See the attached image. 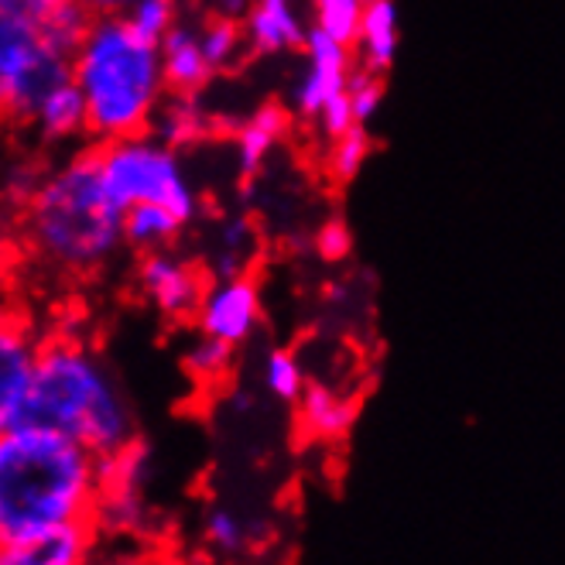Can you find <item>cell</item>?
<instances>
[{"label":"cell","mask_w":565,"mask_h":565,"mask_svg":"<svg viewBox=\"0 0 565 565\" xmlns=\"http://www.w3.org/2000/svg\"><path fill=\"white\" fill-rule=\"evenodd\" d=\"M161 49V70L169 93L195 96L210 79H213V65L206 62L203 42H199V24L179 21L169 35L158 42Z\"/></svg>","instance_id":"9a60e30c"},{"label":"cell","mask_w":565,"mask_h":565,"mask_svg":"<svg viewBox=\"0 0 565 565\" xmlns=\"http://www.w3.org/2000/svg\"><path fill=\"white\" fill-rule=\"evenodd\" d=\"M62 79H70V55L42 28L0 14V117L28 120L42 93Z\"/></svg>","instance_id":"8992f818"},{"label":"cell","mask_w":565,"mask_h":565,"mask_svg":"<svg viewBox=\"0 0 565 565\" xmlns=\"http://www.w3.org/2000/svg\"><path fill=\"white\" fill-rule=\"evenodd\" d=\"M151 477V449L135 439L114 456H104V477H99V501L93 511L96 531H117L135 535L145 527L148 504L145 487Z\"/></svg>","instance_id":"52a82bcc"},{"label":"cell","mask_w":565,"mask_h":565,"mask_svg":"<svg viewBox=\"0 0 565 565\" xmlns=\"http://www.w3.org/2000/svg\"><path fill=\"white\" fill-rule=\"evenodd\" d=\"M260 381L264 387H268L278 402H302V394H306V371H302V363H298L295 353L288 350H271L268 360H264V367H260Z\"/></svg>","instance_id":"cb8c5ba5"},{"label":"cell","mask_w":565,"mask_h":565,"mask_svg":"<svg viewBox=\"0 0 565 565\" xmlns=\"http://www.w3.org/2000/svg\"><path fill=\"white\" fill-rule=\"evenodd\" d=\"M316 124L322 127V135L329 141H337L340 135H347L350 127H356V117H353V104H350V96L340 93L337 99H329V104L322 107V114L316 117Z\"/></svg>","instance_id":"4dcf8cb0"},{"label":"cell","mask_w":565,"mask_h":565,"mask_svg":"<svg viewBox=\"0 0 565 565\" xmlns=\"http://www.w3.org/2000/svg\"><path fill=\"white\" fill-rule=\"evenodd\" d=\"M374 151V138L367 135V127L356 124L350 127L347 135H340L337 141H332V151H329V172L337 182H353L360 172H363V164H367Z\"/></svg>","instance_id":"d4e9b609"},{"label":"cell","mask_w":565,"mask_h":565,"mask_svg":"<svg viewBox=\"0 0 565 565\" xmlns=\"http://www.w3.org/2000/svg\"><path fill=\"white\" fill-rule=\"evenodd\" d=\"M244 35L250 52L281 55L302 49L309 28L295 0H250V8L244 14Z\"/></svg>","instance_id":"4fadbf2b"},{"label":"cell","mask_w":565,"mask_h":565,"mask_svg":"<svg viewBox=\"0 0 565 565\" xmlns=\"http://www.w3.org/2000/svg\"><path fill=\"white\" fill-rule=\"evenodd\" d=\"M99 531L93 521H76L35 539L0 542V565H89Z\"/></svg>","instance_id":"7c38bea8"},{"label":"cell","mask_w":565,"mask_h":565,"mask_svg":"<svg viewBox=\"0 0 565 565\" xmlns=\"http://www.w3.org/2000/svg\"><path fill=\"white\" fill-rule=\"evenodd\" d=\"M347 96L353 104V117L356 124L367 127L377 114H381V104H384V79L371 70H360L350 76V86H347Z\"/></svg>","instance_id":"f1b7e54d"},{"label":"cell","mask_w":565,"mask_h":565,"mask_svg":"<svg viewBox=\"0 0 565 565\" xmlns=\"http://www.w3.org/2000/svg\"><path fill=\"white\" fill-rule=\"evenodd\" d=\"M28 124L39 130V138L49 145H70L89 135V117H86V99L79 86L70 79L55 83L42 93V99L28 114Z\"/></svg>","instance_id":"5bb4252c"},{"label":"cell","mask_w":565,"mask_h":565,"mask_svg":"<svg viewBox=\"0 0 565 565\" xmlns=\"http://www.w3.org/2000/svg\"><path fill=\"white\" fill-rule=\"evenodd\" d=\"M271 539V524L264 521H247L234 514L230 508H213L203 521V542L216 555H241L250 545H260Z\"/></svg>","instance_id":"44dd1931"},{"label":"cell","mask_w":565,"mask_h":565,"mask_svg":"<svg viewBox=\"0 0 565 565\" xmlns=\"http://www.w3.org/2000/svg\"><path fill=\"white\" fill-rule=\"evenodd\" d=\"M285 130H288V110L278 104L254 110L237 127V169L244 179H254L264 169V161L271 158V151L285 138Z\"/></svg>","instance_id":"e0dca14e"},{"label":"cell","mask_w":565,"mask_h":565,"mask_svg":"<svg viewBox=\"0 0 565 565\" xmlns=\"http://www.w3.org/2000/svg\"><path fill=\"white\" fill-rule=\"evenodd\" d=\"M199 332L216 337L230 347H244L257 326H260V291L257 285L241 275V278H216L206 285L203 302L195 309Z\"/></svg>","instance_id":"30bf717a"},{"label":"cell","mask_w":565,"mask_h":565,"mask_svg":"<svg viewBox=\"0 0 565 565\" xmlns=\"http://www.w3.org/2000/svg\"><path fill=\"white\" fill-rule=\"evenodd\" d=\"M254 250V226L247 216H230L216 226V241L210 254L213 278H241Z\"/></svg>","instance_id":"7402d4cb"},{"label":"cell","mask_w":565,"mask_h":565,"mask_svg":"<svg viewBox=\"0 0 565 565\" xmlns=\"http://www.w3.org/2000/svg\"><path fill=\"white\" fill-rule=\"evenodd\" d=\"M199 42H203V52H206V62L213 65V73H223L230 65H237L247 45V35H244V24L213 14L206 24H199Z\"/></svg>","instance_id":"603a6c76"},{"label":"cell","mask_w":565,"mask_h":565,"mask_svg":"<svg viewBox=\"0 0 565 565\" xmlns=\"http://www.w3.org/2000/svg\"><path fill=\"white\" fill-rule=\"evenodd\" d=\"M213 4H216V18H230V21H237V18H244V14H247L250 0H213Z\"/></svg>","instance_id":"836d02e7"},{"label":"cell","mask_w":565,"mask_h":565,"mask_svg":"<svg viewBox=\"0 0 565 565\" xmlns=\"http://www.w3.org/2000/svg\"><path fill=\"white\" fill-rule=\"evenodd\" d=\"M79 4L93 14V18H99V14H124L135 0H79Z\"/></svg>","instance_id":"d6a6232c"},{"label":"cell","mask_w":565,"mask_h":565,"mask_svg":"<svg viewBox=\"0 0 565 565\" xmlns=\"http://www.w3.org/2000/svg\"><path fill=\"white\" fill-rule=\"evenodd\" d=\"M353 45L360 49L363 70H371L377 76L391 70L397 45H402V14H397L394 0H374V4L363 8L360 35Z\"/></svg>","instance_id":"2e32d148"},{"label":"cell","mask_w":565,"mask_h":565,"mask_svg":"<svg viewBox=\"0 0 565 565\" xmlns=\"http://www.w3.org/2000/svg\"><path fill=\"white\" fill-rule=\"evenodd\" d=\"M138 288L154 306V312H161L164 319L195 316L199 302H203V295H206L203 271H199L192 260H185L182 254H175L172 247L141 254Z\"/></svg>","instance_id":"9c48e42d"},{"label":"cell","mask_w":565,"mask_h":565,"mask_svg":"<svg viewBox=\"0 0 565 565\" xmlns=\"http://www.w3.org/2000/svg\"><path fill=\"white\" fill-rule=\"evenodd\" d=\"M89 565H104V562H89Z\"/></svg>","instance_id":"d590c367"},{"label":"cell","mask_w":565,"mask_h":565,"mask_svg":"<svg viewBox=\"0 0 565 565\" xmlns=\"http://www.w3.org/2000/svg\"><path fill=\"white\" fill-rule=\"evenodd\" d=\"M363 4H374V0H363Z\"/></svg>","instance_id":"e575fe53"},{"label":"cell","mask_w":565,"mask_h":565,"mask_svg":"<svg viewBox=\"0 0 565 565\" xmlns=\"http://www.w3.org/2000/svg\"><path fill=\"white\" fill-rule=\"evenodd\" d=\"M298 405H302L306 428L319 439H343L356 425V402H350V397L329 391L322 384H309Z\"/></svg>","instance_id":"d6986e66"},{"label":"cell","mask_w":565,"mask_h":565,"mask_svg":"<svg viewBox=\"0 0 565 565\" xmlns=\"http://www.w3.org/2000/svg\"><path fill=\"white\" fill-rule=\"evenodd\" d=\"M70 76L86 99L89 138L99 145L151 130L158 107L169 96L158 42L145 39L124 14L89 21L70 58Z\"/></svg>","instance_id":"3957f363"},{"label":"cell","mask_w":565,"mask_h":565,"mask_svg":"<svg viewBox=\"0 0 565 565\" xmlns=\"http://www.w3.org/2000/svg\"><path fill=\"white\" fill-rule=\"evenodd\" d=\"M28 244L49 268L93 275L120 254L124 210L99 175L96 151L62 161L28 195Z\"/></svg>","instance_id":"277c9868"},{"label":"cell","mask_w":565,"mask_h":565,"mask_svg":"<svg viewBox=\"0 0 565 565\" xmlns=\"http://www.w3.org/2000/svg\"><path fill=\"white\" fill-rule=\"evenodd\" d=\"M124 18L151 42H161L182 21L179 0H135V4L124 11Z\"/></svg>","instance_id":"83f0119b"},{"label":"cell","mask_w":565,"mask_h":565,"mask_svg":"<svg viewBox=\"0 0 565 565\" xmlns=\"http://www.w3.org/2000/svg\"><path fill=\"white\" fill-rule=\"evenodd\" d=\"M350 49L353 45L337 42L332 35H326L322 28H316V24L309 28L306 45H302L306 65H302V76H298L295 89H291V107L298 117L316 120L329 99L347 93L350 76H353Z\"/></svg>","instance_id":"ba28073f"},{"label":"cell","mask_w":565,"mask_h":565,"mask_svg":"<svg viewBox=\"0 0 565 565\" xmlns=\"http://www.w3.org/2000/svg\"><path fill=\"white\" fill-rule=\"evenodd\" d=\"M21 422L55 428L99 459L138 439V418L107 360L76 337L42 340Z\"/></svg>","instance_id":"7a4b0ae2"},{"label":"cell","mask_w":565,"mask_h":565,"mask_svg":"<svg viewBox=\"0 0 565 565\" xmlns=\"http://www.w3.org/2000/svg\"><path fill=\"white\" fill-rule=\"evenodd\" d=\"M104 459L55 428L18 422L0 431V542L93 521Z\"/></svg>","instance_id":"6da1fadb"},{"label":"cell","mask_w":565,"mask_h":565,"mask_svg":"<svg viewBox=\"0 0 565 565\" xmlns=\"http://www.w3.org/2000/svg\"><path fill=\"white\" fill-rule=\"evenodd\" d=\"M151 135L169 148L182 151L210 135V117L203 107H199L195 96L172 93V96H164V104L158 107V114L151 120Z\"/></svg>","instance_id":"ac0fdd59"},{"label":"cell","mask_w":565,"mask_h":565,"mask_svg":"<svg viewBox=\"0 0 565 565\" xmlns=\"http://www.w3.org/2000/svg\"><path fill=\"white\" fill-rule=\"evenodd\" d=\"M350 247H353V237H350L347 223H340V220H329L316 237V250L326 260H343L350 254Z\"/></svg>","instance_id":"1f68e13d"},{"label":"cell","mask_w":565,"mask_h":565,"mask_svg":"<svg viewBox=\"0 0 565 565\" xmlns=\"http://www.w3.org/2000/svg\"><path fill=\"white\" fill-rule=\"evenodd\" d=\"M99 175L114 203L127 213L130 206H169L185 226L199 216V189L192 185L182 154L158 141L151 130L96 145Z\"/></svg>","instance_id":"5b68a950"},{"label":"cell","mask_w":565,"mask_h":565,"mask_svg":"<svg viewBox=\"0 0 565 565\" xmlns=\"http://www.w3.org/2000/svg\"><path fill=\"white\" fill-rule=\"evenodd\" d=\"M182 230H185V223L169 206L145 203V206H130L124 213V244L141 254L169 247Z\"/></svg>","instance_id":"ffe728a7"},{"label":"cell","mask_w":565,"mask_h":565,"mask_svg":"<svg viewBox=\"0 0 565 565\" xmlns=\"http://www.w3.org/2000/svg\"><path fill=\"white\" fill-rule=\"evenodd\" d=\"M42 340L11 312H0V431L21 422Z\"/></svg>","instance_id":"8fae6325"},{"label":"cell","mask_w":565,"mask_h":565,"mask_svg":"<svg viewBox=\"0 0 565 565\" xmlns=\"http://www.w3.org/2000/svg\"><path fill=\"white\" fill-rule=\"evenodd\" d=\"M70 0H0V14L4 18H18V21H28V24H49Z\"/></svg>","instance_id":"f546056e"},{"label":"cell","mask_w":565,"mask_h":565,"mask_svg":"<svg viewBox=\"0 0 565 565\" xmlns=\"http://www.w3.org/2000/svg\"><path fill=\"white\" fill-rule=\"evenodd\" d=\"M234 350L216 337H206V332H199V340L185 350V371L189 377L203 381V384H213L220 377L230 374V363H234Z\"/></svg>","instance_id":"484cf974"},{"label":"cell","mask_w":565,"mask_h":565,"mask_svg":"<svg viewBox=\"0 0 565 565\" xmlns=\"http://www.w3.org/2000/svg\"><path fill=\"white\" fill-rule=\"evenodd\" d=\"M363 8H367L363 0H312L316 28H322L326 35H332L343 45H353L360 35Z\"/></svg>","instance_id":"4316f807"}]
</instances>
